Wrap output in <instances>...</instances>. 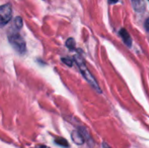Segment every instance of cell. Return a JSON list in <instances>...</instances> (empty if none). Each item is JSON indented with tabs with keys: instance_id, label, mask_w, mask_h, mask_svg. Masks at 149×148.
Here are the masks:
<instances>
[{
	"instance_id": "8fae6325",
	"label": "cell",
	"mask_w": 149,
	"mask_h": 148,
	"mask_svg": "<svg viewBox=\"0 0 149 148\" xmlns=\"http://www.w3.org/2000/svg\"><path fill=\"white\" fill-rule=\"evenodd\" d=\"M145 27H146V29L147 30H148L149 31V17L146 20V23H145Z\"/></svg>"
},
{
	"instance_id": "30bf717a",
	"label": "cell",
	"mask_w": 149,
	"mask_h": 148,
	"mask_svg": "<svg viewBox=\"0 0 149 148\" xmlns=\"http://www.w3.org/2000/svg\"><path fill=\"white\" fill-rule=\"evenodd\" d=\"M62 61L64 63H65V65H67L68 66H72V62L69 58H62Z\"/></svg>"
},
{
	"instance_id": "52a82bcc",
	"label": "cell",
	"mask_w": 149,
	"mask_h": 148,
	"mask_svg": "<svg viewBox=\"0 0 149 148\" xmlns=\"http://www.w3.org/2000/svg\"><path fill=\"white\" fill-rule=\"evenodd\" d=\"M65 45L70 50H74L75 49V40L72 38H68L67 41H66V43H65Z\"/></svg>"
},
{
	"instance_id": "5bb4252c",
	"label": "cell",
	"mask_w": 149,
	"mask_h": 148,
	"mask_svg": "<svg viewBox=\"0 0 149 148\" xmlns=\"http://www.w3.org/2000/svg\"><path fill=\"white\" fill-rule=\"evenodd\" d=\"M104 147H105L106 148H109L108 147H107V145H106V144H104Z\"/></svg>"
},
{
	"instance_id": "3957f363",
	"label": "cell",
	"mask_w": 149,
	"mask_h": 148,
	"mask_svg": "<svg viewBox=\"0 0 149 148\" xmlns=\"http://www.w3.org/2000/svg\"><path fill=\"white\" fill-rule=\"evenodd\" d=\"M11 6L9 3L3 4L0 8V19H1V25L3 26L6 24L11 18Z\"/></svg>"
},
{
	"instance_id": "ba28073f",
	"label": "cell",
	"mask_w": 149,
	"mask_h": 148,
	"mask_svg": "<svg viewBox=\"0 0 149 148\" xmlns=\"http://www.w3.org/2000/svg\"><path fill=\"white\" fill-rule=\"evenodd\" d=\"M55 142L59 145V146H62V147H68V142L66 140L63 139V138H56L55 140Z\"/></svg>"
},
{
	"instance_id": "5b68a950",
	"label": "cell",
	"mask_w": 149,
	"mask_h": 148,
	"mask_svg": "<svg viewBox=\"0 0 149 148\" xmlns=\"http://www.w3.org/2000/svg\"><path fill=\"white\" fill-rule=\"evenodd\" d=\"M120 35L121 36V38H122L124 43H125L128 47H131V45H132V38H131V37H130V35L128 34L127 31L126 29H121V30L120 31Z\"/></svg>"
},
{
	"instance_id": "6da1fadb",
	"label": "cell",
	"mask_w": 149,
	"mask_h": 148,
	"mask_svg": "<svg viewBox=\"0 0 149 148\" xmlns=\"http://www.w3.org/2000/svg\"><path fill=\"white\" fill-rule=\"evenodd\" d=\"M74 59H75V61L77 62V64H78V65H79V69H80V72H81V73H82V75L84 76V78L86 79V81L98 92H101V90H100V86H99V85H98V83L96 82V80L94 79V78L93 77V75L89 72V71H88V69L86 68V64H85V62H84V60H83V58H80L79 56H75L74 57Z\"/></svg>"
},
{
	"instance_id": "277c9868",
	"label": "cell",
	"mask_w": 149,
	"mask_h": 148,
	"mask_svg": "<svg viewBox=\"0 0 149 148\" xmlns=\"http://www.w3.org/2000/svg\"><path fill=\"white\" fill-rule=\"evenodd\" d=\"M72 140L78 145H82L85 142V136L81 131H73L72 133Z\"/></svg>"
},
{
	"instance_id": "8992f818",
	"label": "cell",
	"mask_w": 149,
	"mask_h": 148,
	"mask_svg": "<svg viewBox=\"0 0 149 148\" xmlns=\"http://www.w3.org/2000/svg\"><path fill=\"white\" fill-rule=\"evenodd\" d=\"M134 9L137 12H142L145 10V3L143 0H131Z\"/></svg>"
},
{
	"instance_id": "9c48e42d",
	"label": "cell",
	"mask_w": 149,
	"mask_h": 148,
	"mask_svg": "<svg viewBox=\"0 0 149 148\" xmlns=\"http://www.w3.org/2000/svg\"><path fill=\"white\" fill-rule=\"evenodd\" d=\"M14 24H15V25H16V27L17 29H21L22 26H23V19L20 17H17L14 19Z\"/></svg>"
},
{
	"instance_id": "9a60e30c",
	"label": "cell",
	"mask_w": 149,
	"mask_h": 148,
	"mask_svg": "<svg viewBox=\"0 0 149 148\" xmlns=\"http://www.w3.org/2000/svg\"><path fill=\"white\" fill-rule=\"evenodd\" d=\"M148 1H149V0H148Z\"/></svg>"
},
{
	"instance_id": "4fadbf2b",
	"label": "cell",
	"mask_w": 149,
	"mask_h": 148,
	"mask_svg": "<svg viewBox=\"0 0 149 148\" xmlns=\"http://www.w3.org/2000/svg\"><path fill=\"white\" fill-rule=\"evenodd\" d=\"M38 148H50V147H46V146H44V145H42V146H39V147H38Z\"/></svg>"
},
{
	"instance_id": "7a4b0ae2",
	"label": "cell",
	"mask_w": 149,
	"mask_h": 148,
	"mask_svg": "<svg viewBox=\"0 0 149 148\" xmlns=\"http://www.w3.org/2000/svg\"><path fill=\"white\" fill-rule=\"evenodd\" d=\"M9 42L11 46L18 52V53H24L26 51V44L25 41L23 37L18 33H13L9 36Z\"/></svg>"
},
{
	"instance_id": "7c38bea8",
	"label": "cell",
	"mask_w": 149,
	"mask_h": 148,
	"mask_svg": "<svg viewBox=\"0 0 149 148\" xmlns=\"http://www.w3.org/2000/svg\"><path fill=\"white\" fill-rule=\"evenodd\" d=\"M109 2H110V3H117V2H118V0H109Z\"/></svg>"
}]
</instances>
